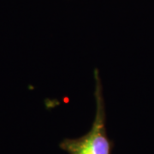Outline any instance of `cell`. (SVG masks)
I'll use <instances>...</instances> for the list:
<instances>
[{"label": "cell", "instance_id": "6da1fadb", "mask_svg": "<svg viewBox=\"0 0 154 154\" xmlns=\"http://www.w3.org/2000/svg\"><path fill=\"white\" fill-rule=\"evenodd\" d=\"M96 113L90 131L76 139H65L60 143L62 150L68 154H111L112 143L105 127V105L102 82L99 70H94Z\"/></svg>", "mask_w": 154, "mask_h": 154}]
</instances>
